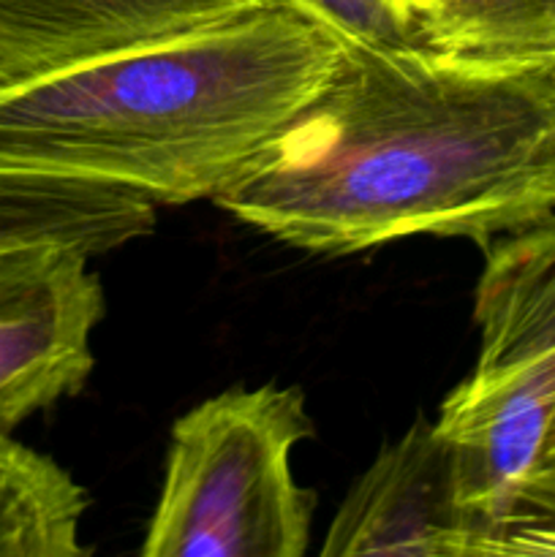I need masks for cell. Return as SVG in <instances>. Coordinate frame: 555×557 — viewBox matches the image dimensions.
<instances>
[{"mask_svg":"<svg viewBox=\"0 0 555 557\" xmlns=\"http://www.w3.org/2000/svg\"><path fill=\"white\" fill-rule=\"evenodd\" d=\"M215 205L310 253L411 237L488 250L555 215V60L343 44L321 90Z\"/></svg>","mask_w":555,"mask_h":557,"instance_id":"1","label":"cell"},{"mask_svg":"<svg viewBox=\"0 0 555 557\" xmlns=\"http://www.w3.org/2000/svg\"><path fill=\"white\" fill-rule=\"evenodd\" d=\"M343 38L281 0L0 90V172L188 205L237 185L321 90Z\"/></svg>","mask_w":555,"mask_h":557,"instance_id":"2","label":"cell"},{"mask_svg":"<svg viewBox=\"0 0 555 557\" xmlns=\"http://www.w3.org/2000/svg\"><path fill=\"white\" fill-rule=\"evenodd\" d=\"M473 315L477 364L441 403L435 430L460 504L495 539L517 517L555 419V215L484 250Z\"/></svg>","mask_w":555,"mask_h":557,"instance_id":"3","label":"cell"},{"mask_svg":"<svg viewBox=\"0 0 555 557\" xmlns=\"http://www.w3.org/2000/svg\"><path fill=\"white\" fill-rule=\"evenodd\" d=\"M313 435L299 386L226 389L172 428L145 557H303L316 495L292 471Z\"/></svg>","mask_w":555,"mask_h":557,"instance_id":"4","label":"cell"},{"mask_svg":"<svg viewBox=\"0 0 555 557\" xmlns=\"http://www.w3.org/2000/svg\"><path fill=\"white\" fill-rule=\"evenodd\" d=\"M103 310L85 250L52 243L0 248V433L85 386Z\"/></svg>","mask_w":555,"mask_h":557,"instance_id":"5","label":"cell"},{"mask_svg":"<svg viewBox=\"0 0 555 557\" xmlns=\"http://www.w3.org/2000/svg\"><path fill=\"white\" fill-rule=\"evenodd\" d=\"M490 542L493 528L460 504L449 444L419 417L348 490L321 555L473 557Z\"/></svg>","mask_w":555,"mask_h":557,"instance_id":"6","label":"cell"},{"mask_svg":"<svg viewBox=\"0 0 555 557\" xmlns=\"http://www.w3.org/2000/svg\"><path fill=\"white\" fill-rule=\"evenodd\" d=\"M267 0H0V90Z\"/></svg>","mask_w":555,"mask_h":557,"instance_id":"7","label":"cell"},{"mask_svg":"<svg viewBox=\"0 0 555 557\" xmlns=\"http://www.w3.org/2000/svg\"><path fill=\"white\" fill-rule=\"evenodd\" d=\"M156 205L139 196L41 174L0 172V248L69 245L101 256L147 237Z\"/></svg>","mask_w":555,"mask_h":557,"instance_id":"8","label":"cell"},{"mask_svg":"<svg viewBox=\"0 0 555 557\" xmlns=\"http://www.w3.org/2000/svg\"><path fill=\"white\" fill-rule=\"evenodd\" d=\"M87 490L52 457L0 433V557H82Z\"/></svg>","mask_w":555,"mask_h":557,"instance_id":"9","label":"cell"},{"mask_svg":"<svg viewBox=\"0 0 555 557\" xmlns=\"http://www.w3.org/2000/svg\"><path fill=\"white\" fill-rule=\"evenodd\" d=\"M419 41L479 60H555V0H439Z\"/></svg>","mask_w":555,"mask_h":557,"instance_id":"10","label":"cell"},{"mask_svg":"<svg viewBox=\"0 0 555 557\" xmlns=\"http://www.w3.org/2000/svg\"><path fill=\"white\" fill-rule=\"evenodd\" d=\"M346 44H414L417 22L392 0H281Z\"/></svg>","mask_w":555,"mask_h":557,"instance_id":"11","label":"cell"},{"mask_svg":"<svg viewBox=\"0 0 555 557\" xmlns=\"http://www.w3.org/2000/svg\"><path fill=\"white\" fill-rule=\"evenodd\" d=\"M517 517H536V520L555 522V468L531 473V479L522 487Z\"/></svg>","mask_w":555,"mask_h":557,"instance_id":"12","label":"cell"},{"mask_svg":"<svg viewBox=\"0 0 555 557\" xmlns=\"http://www.w3.org/2000/svg\"><path fill=\"white\" fill-rule=\"evenodd\" d=\"M392 3H395L397 9L403 11V14L411 16V20L419 25V20H422V16L428 14V11L433 9V5L439 3V0H392Z\"/></svg>","mask_w":555,"mask_h":557,"instance_id":"13","label":"cell"},{"mask_svg":"<svg viewBox=\"0 0 555 557\" xmlns=\"http://www.w3.org/2000/svg\"><path fill=\"white\" fill-rule=\"evenodd\" d=\"M544 468H555V419L553 424H550V433H547V441H544L542 460H539L536 471H544Z\"/></svg>","mask_w":555,"mask_h":557,"instance_id":"14","label":"cell"}]
</instances>
